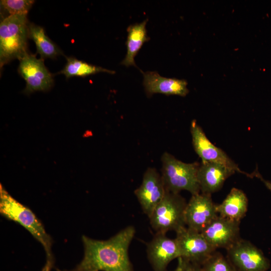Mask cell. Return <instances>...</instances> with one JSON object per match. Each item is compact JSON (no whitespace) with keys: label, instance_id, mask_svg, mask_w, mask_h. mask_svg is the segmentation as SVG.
Segmentation results:
<instances>
[{"label":"cell","instance_id":"cell-22","mask_svg":"<svg viewBox=\"0 0 271 271\" xmlns=\"http://www.w3.org/2000/svg\"><path fill=\"white\" fill-rule=\"evenodd\" d=\"M184 261V266L183 271H202L201 265L185 260Z\"/></svg>","mask_w":271,"mask_h":271},{"label":"cell","instance_id":"cell-16","mask_svg":"<svg viewBox=\"0 0 271 271\" xmlns=\"http://www.w3.org/2000/svg\"><path fill=\"white\" fill-rule=\"evenodd\" d=\"M247 208L246 195L241 190L236 188H232L222 202L216 205L218 215L239 222L245 216Z\"/></svg>","mask_w":271,"mask_h":271},{"label":"cell","instance_id":"cell-26","mask_svg":"<svg viewBox=\"0 0 271 271\" xmlns=\"http://www.w3.org/2000/svg\"><path fill=\"white\" fill-rule=\"evenodd\" d=\"M58 271H78V270H77L76 269H74L71 270H60L58 269Z\"/></svg>","mask_w":271,"mask_h":271},{"label":"cell","instance_id":"cell-2","mask_svg":"<svg viewBox=\"0 0 271 271\" xmlns=\"http://www.w3.org/2000/svg\"><path fill=\"white\" fill-rule=\"evenodd\" d=\"M27 15H11L0 24V66L27 54L29 38Z\"/></svg>","mask_w":271,"mask_h":271},{"label":"cell","instance_id":"cell-25","mask_svg":"<svg viewBox=\"0 0 271 271\" xmlns=\"http://www.w3.org/2000/svg\"><path fill=\"white\" fill-rule=\"evenodd\" d=\"M178 259V263L176 267L172 271H183L184 266V261L182 257H179Z\"/></svg>","mask_w":271,"mask_h":271},{"label":"cell","instance_id":"cell-9","mask_svg":"<svg viewBox=\"0 0 271 271\" xmlns=\"http://www.w3.org/2000/svg\"><path fill=\"white\" fill-rule=\"evenodd\" d=\"M191 133L194 150L201 159L202 162L222 164L234 170L236 172L251 177L250 174L242 171L223 150L209 141L195 120L191 122Z\"/></svg>","mask_w":271,"mask_h":271},{"label":"cell","instance_id":"cell-19","mask_svg":"<svg viewBox=\"0 0 271 271\" xmlns=\"http://www.w3.org/2000/svg\"><path fill=\"white\" fill-rule=\"evenodd\" d=\"M66 60L64 67L58 73L64 75L67 78L73 76L85 77L100 72L111 74L115 73L113 70L93 65L74 57H67Z\"/></svg>","mask_w":271,"mask_h":271},{"label":"cell","instance_id":"cell-6","mask_svg":"<svg viewBox=\"0 0 271 271\" xmlns=\"http://www.w3.org/2000/svg\"><path fill=\"white\" fill-rule=\"evenodd\" d=\"M226 250L235 271H267L270 267L262 251L248 240L240 238Z\"/></svg>","mask_w":271,"mask_h":271},{"label":"cell","instance_id":"cell-18","mask_svg":"<svg viewBox=\"0 0 271 271\" xmlns=\"http://www.w3.org/2000/svg\"><path fill=\"white\" fill-rule=\"evenodd\" d=\"M29 38L35 42L37 52L41 58L54 59L63 55L62 51L46 35L44 29L34 24H29Z\"/></svg>","mask_w":271,"mask_h":271},{"label":"cell","instance_id":"cell-14","mask_svg":"<svg viewBox=\"0 0 271 271\" xmlns=\"http://www.w3.org/2000/svg\"><path fill=\"white\" fill-rule=\"evenodd\" d=\"M141 72L143 85L148 96L155 93L185 96L189 92L187 82L184 79L163 77L156 71Z\"/></svg>","mask_w":271,"mask_h":271},{"label":"cell","instance_id":"cell-1","mask_svg":"<svg viewBox=\"0 0 271 271\" xmlns=\"http://www.w3.org/2000/svg\"><path fill=\"white\" fill-rule=\"evenodd\" d=\"M136 233L128 226L106 240L83 236L84 256L77 266L78 271H133L128 248Z\"/></svg>","mask_w":271,"mask_h":271},{"label":"cell","instance_id":"cell-24","mask_svg":"<svg viewBox=\"0 0 271 271\" xmlns=\"http://www.w3.org/2000/svg\"><path fill=\"white\" fill-rule=\"evenodd\" d=\"M54 259H47L46 262L41 271H50L54 265Z\"/></svg>","mask_w":271,"mask_h":271},{"label":"cell","instance_id":"cell-20","mask_svg":"<svg viewBox=\"0 0 271 271\" xmlns=\"http://www.w3.org/2000/svg\"><path fill=\"white\" fill-rule=\"evenodd\" d=\"M201 266L202 271H235L227 257L216 251Z\"/></svg>","mask_w":271,"mask_h":271},{"label":"cell","instance_id":"cell-10","mask_svg":"<svg viewBox=\"0 0 271 271\" xmlns=\"http://www.w3.org/2000/svg\"><path fill=\"white\" fill-rule=\"evenodd\" d=\"M216 205L210 194L201 193L192 195L185 210L186 227L201 232L218 215Z\"/></svg>","mask_w":271,"mask_h":271},{"label":"cell","instance_id":"cell-11","mask_svg":"<svg viewBox=\"0 0 271 271\" xmlns=\"http://www.w3.org/2000/svg\"><path fill=\"white\" fill-rule=\"evenodd\" d=\"M166 192L161 175L153 168H148L141 185L134 191L143 211L149 218Z\"/></svg>","mask_w":271,"mask_h":271},{"label":"cell","instance_id":"cell-15","mask_svg":"<svg viewBox=\"0 0 271 271\" xmlns=\"http://www.w3.org/2000/svg\"><path fill=\"white\" fill-rule=\"evenodd\" d=\"M235 172L234 170L222 164L202 162L197 173L200 192L211 195L218 191L225 180Z\"/></svg>","mask_w":271,"mask_h":271},{"label":"cell","instance_id":"cell-4","mask_svg":"<svg viewBox=\"0 0 271 271\" xmlns=\"http://www.w3.org/2000/svg\"><path fill=\"white\" fill-rule=\"evenodd\" d=\"M161 176L167 191L179 193L182 190L192 195L200 193L197 173L200 163H186L165 152L161 158Z\"/></svg>","mask_w":271,"mask_h":271},{"label":"cell","instance_id":"cell-13","mask_svg":"<svg viewBox=\"0 0 271 271\" xmlns=\"http://www.w3.org/2000/svg\"><path fill=\"white\" fill-rule=\"evenodd\" d=\"M239 222L230 220L218 215L200 232L216 249H228L240 238Z\"/></svg>","mask_w":271,"mask_h":271},{"label":"cell","instance_id":"cell-21","mask_svg":"<svg viewBox=\"0 0 271 271\" xmlns=\"http://www.w3.org/2000/svg\"><path fill=\"white\" fill-rule=\"evenodd\" d=\"M34 2L32 0H1L0 4L1 10L9 16L27 15Z\"/></svg>","mask_w":271,"mask_h":271},{"label":"cell","instance_id":"cell-17","mask_svg":"<svg viewBox=\"0 0 271 271\" xmlns=\"http://www.w3.org/2000/svg\"><path fill=\"white\" fill-rule=\"evenodd\" d=\"M148 20L146 19L141 23L130 25L127 29V36L126 42V54L121 64L126 67L134 66V58L145 43L150 39L148 36L146 25Z\"/></svg>","mask_w":271,"mask_h":271},{"label":"cell","instance_id":"cell-23","mask_svg":"<svg viewBox=\"0 0 271 271\" xmlns=\"http://www.w3.org/2000/svg\"><path fill=\"white\" fill-rule=\"evenodd\" d=\"M251 175V177H256L259 179L265 186V187L271 192V182L264 179L257 170H255Z\"/></svg>","mask_w":271,"mask_h":271},{"label":"cell","instance_id":"cell-8","mask_svg":"<svg viewBox=\"0 0 271 271\" xmlns=\"http://www.w3.org/2000/svg\"><path fill=\"white\" fill-rule=\"evenodd\" d=\"M19 61L18 72L26 81L24 91L26 94L47 91L53 86V75L45 66L43 59H38L36 55L28 53Z\"/></svg>","mask_w":271,"mask_h":271},{"label":"cell","instance_id":"cell-12","mask_svg":"<svg viewBox=\"0 0 271 271\" xmlns=\"http://www.w3.org/2000/svg\"><path fill=\"white\" fill-rule=\"evenodd\" d=\"M166 234L156 233L147 244V256L154 271H167L169 264L180 256L176 239L170 238Z\"/></svg>","mask_w":271,"mask_h":271},{"label":"cell","instance_id":"cell-5","mask_svg":"<svg viewBox=\"0 0 271 271\" xmlns=\"http://www.w3.org/2000/svg\"><path fill=\"white\" fill-rule=\"evenodd\" d=\"M185 200L179 193L167 191L164 198L157 205L149 217L150 224L156 233L176 232L186 227L185 210Z\"/></svg>","mask_w":271,"mask_h":271},{"label":"cell","instance_id":"cell-7","mask_svg":"<svg viewBox=\"0 0 271 271\" xmlns=\"http://www.w3.org/2000/svg\"><path fill=\"white\" fill-rule=\"evenodd\" d=\"M176 233L180 257L186 261L201 265L216 251L200 232L185 227Z\"/></svg>","mask_w":271,"mask_h":271},{"label":"cell","instance_id":"cell-3","mask_svg":"<svg viewBox=\"0 0 271 271\" xmlns=\"http://www.w3.org/2000/svg\"><path fill=\"white\" fill-rule=\"evenodd\" d=\"M0 213L8 219L15 221L26 229L43 245L47 258L53 259L51 252L52 240L35 214L13 198L1 186Z\"/></svg>","mask_w":271,"mask_h":271}]
</instances>
